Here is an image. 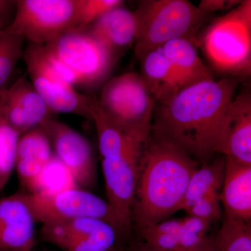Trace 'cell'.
Wrapping results in <instances>:
<instances>
[{"instance_id": "6da1fadb", "label": "cell", "mask_w": 251, "mask_h": 251, "mask_svg": "<svg viewBox=\"0 0 251 251\" xmlns=\"http://www.w3.org/2000/svg\"><path fill=\"white\" fill-rule=\"evenodd\" d=\"M239 78L203 81L156 104L151 132L183 149L196 161L209 163L218 153Z\"/></svg>"}, {"instance_id": "7a4b0ae2", "label": "cell", "mask_w": 251, "mask_h": 251, "mask_svg": "<svg viewBox=\"0 0 251 251\" xmlns=\"http://www.w3.org/2000/svg\"><path fill=\"white\" fill-rule=\"evenodd\" d=\"M198 167V162L183 149L151 131L132 208V225L138 232L179 211L188 181Z\"/></svg>"}, {"instance_id": "3957f363", "label": "cell", "mask_w": 251, "mask_h": 251, "mask_svg": "<svg viewBox=\"0 0 251 251\" xmlns=\"http://www.w3.org/2000/svg\"><path fill=\"white\" fill-rule=\"evenodd\" d=\"M138 59L169 41L184 39L198 46V31L210 18L186 0H145L134 11Z\"/></svg>"}, {"instance_id": "277c9868", "label": "cell", "mask_w": 251, "mask_h": 251, "mask_svg": "<svg viewBox=\"0 0 251 251\" xmlns=\"http://www.w3.org/2000/svg\"><path fill=\"white\" fill-rule=\"evenodd\" d=\"M213 69L229 77L250 76L251 1L240 4L213 22L200 42Z\"/></svg>"}, {"instance_id": "5b68a950", "label": "cell", "mask_w": 251, "mask_h": 251, "mask_svg": "<svg viewBox=\"0 0 251 251\" xmlns=\"http://www.w3.org/2000/svg\"><path fill=\"white\" fill-rule=\"evenodd\" d=\"M97 99L117 125L148 141L156 101L139 74L127 73L107 81Z\"/></svg>"}, {"instance_id": "8992f818", "label": "cell", "mask_w": 251, "mask_h": 251, "mask_svg": "<svg viewBox=\"0 0 251 251\" xmlns=\"http://www.w3.org/2000/svg\"><path fill=\"white\" fill-rule=\"evenodd\" d=\"M46 46L88 88L103 83L120 57L89 27L72 29Z\"/></svg>"}, {"instance_id": "52a82bcc", "label": "cell", "mask_w": 251, "mask_h": 251, "mask_svg": "<svg viewBox=\"0 0 251 251\" xmlns=\"http://www.w3.org/2000/svg\"><path fill=\"white\" fill-rule=\"evenodd\" d=\"M26 199L36 223L43 225L76 219H99L113 226L124 240L129 237L108 201L88 190L77 186L52 195L26 193Z\"/></svg>"}, {"instance_id": "ba28073f", "label": "cell", "mask_w": 251, "mask_h": 251, "mask_svg": "<svg viewBox=\"0 0 251 251\" xmlns=\"http://www.w3.org/2000/svg\"><path fill=\"white\" fill-rule=\"evenodd\" d=\"M76 27V0H19L8 27L29 44L46 46Z\"/></svg>"}, {"instance_id": "9c48e42d", "label": "cell", "mask_w": 251, "mask_h": 251, "mask_svg": "<svg viewBox=\"0 0 251 251\" xmlns=\"http://www.w3.org/2000/svg\"><path fill=\"white\" fill-rule=\"evenodd\" d=\"M23 58L31 84L51 111L91 119L89 96L79 93L54 72L46 57L44 46L28 44Z\"/></svg>"}, {"instance_id": "30bf717a", "label": "cell", "mask_w": 251, "mask_h": 251, "mask_svg": "<svg viewBox=\"0 0 251 251\" xmlns=\"http://www.w3.org/2000/svg\"><path fill=\"white\" fill-rule=\"evenodd\" d=\"M143 151L102 158L107 201L116 211L124 229L129 236L133 227L132 208Z\"/></svg>"}, {"instance_id": "8fae6325", "label": "cell", "mask_w": 251, "mask_h": 251, "mask_svg": "<svg viewBox=\"0 0 251 251\" xmlns=\"http://www.w3.org/2000/svg\"><path fill=\"white\" fill-rule=\"evenodd\" d=\"M41 126L49 137L54 154L71 172L77 186L86 190L92 187L97 171L90 142L69 126L52 118Z\"/></svg>"}, {"instance_id": "7c38bea8", "label": "cell", "mask_w": 251, "mask_h": 251, "mask_svg": "<svg viewBox=\"0 0 251 251\" xmlns=\"http://www.w3.org/2000/svg\"><path fill=\"white\" fill-rule=\"evenodd\" d=\"M52 113L26 77H19L0 92V121L20 135L39 126Z\"/></svg>"}, {"instance_id": "4fadbf2b", "label": "cell", "mask_w": 251, "mask_h": 251, "mask_svg": "<svg viewBox=\"0 0 251 251\" xmlns=\"http://www.w3.org/2000/svg\"><path fill=\"white\" fill-rule=\"evenodd\" d=\"M213 223L188 216L167 219L139 232L144 244L158 251H187L210 239Z\"/></svg>"}, {"instance_id": "5bb4252c", "label": "cell", "mask_w": 251, "mask_h": 251, "mask_svg": "<svg viewBox=\"0 0 251 251\" xmlns=\"http://www.w3.org/2000/svg\"><path fill=\"white\" fill-rule=\"evenodd\" d=\"M36 223L26 193L0 198V251H33Z\"/></svg>"}, {"instance_id": "9a60e30c", "label": "cell", "mask_w": 251, "mask_h": 251, "mask_svg": "<svg viewBox=\"0 0 251 251\" xmlns=\"http://www.w3.org/2000/svg\"><path fill=\"white\" fill-rule=\"evenodd\" d=\"M218 153L226 159L251 166V96L249 90L235 96Z\"/></svg>"}, {"instance_id": "2e32d148", "label": "cell", "mask_w": 251, "mask_h": 251, "mask_svg": "<svg viewBox=\"0 0 251 251\" xmlns=\"http://www.w3.org/2000/svg\"><path fill=\"white\" fill-rule=\"evenodd\" d=\"M53 154L49 137L41 126L20 136L15 169L28 193L32 191L41 172Z\"/></svg>"}, {"instance_id": "e0dca14e", "label": "cell", "mask_w": 251, "mask_h": 251, "mask_svg": "<svg viewBox=\"0 0 251 251\" xmlns=\"http://www.w3.org/2000/svg\"><path fill=\"white\" fill-rule=\"evenodd\" d=\"M221 202L226 218L251 223V166L226 158Z\"/></svg>"}, {"instance_id": "ac0fdd59", "label": "cell", "mask_w": 251, "mask_h": 251, "mask_svg": "<svg viewBox=\"0 0 251 251\" xmlns=\"http://www.w3.org/2000/svg\"><path fill=\"white\" fill-rule=\"evenodd\" d=\"M90 118L94 122L102 158L143 151L147 142L122 128L103 111L94 95L89 96Z\"/></svg>"}, {"instance_id": "d6986e66", "label": "cell", "mask_w": 251, "mask_h": 251, "mask_svg": "<svg viewBox=\"0 0 251 251\" xmlns=\"http://www.w3.org/2000/svg\"><path fill=\"white\" fill-rule=\"evenodd\" d=\"M196 48L192 41L184 39L169 41L161 47L182 88L214 79L210 68L202 62Z\"/></svg>"}, {"instance_id": "ffe728a7", "label": "cell", "mask_w": 251, "mask_h": 251, "mask_svg": "<svg viewBox=\"0 0 251 251\" xmlns=\"http://www.w3.org/2000/svg\"><path fill=\"white\" fill-rule=\"evenodd\" d=\"M140 76L156 104L164 103L182 90L179 79L161 48L150 51L140 59Z\"/></svg>"}, {"instance_id": "44dd1931", "label": "cell", "mask_w": 251, "mask_h": 251, "mask_svg": "<svg viewBox=\"0 0 251 251\" xmlns=\"http://www.w3.org/2000/svg\"><path fill=\"white\" fill-rule=\"evenodd\" d=\"M88 27L99 39L119 54L122 50L135 43V14L124 7L123 4L110 10Z\"/></svg>"}, {"instance_id": "7402d4cb", "label": "cell", "mask_w": 251, "mask_h": 251, "mask_svg": "<svg viewBox=\"0 0 251 251\" xmlns=\"http://www.w3.org/2000/svg\"><path fill=\"white\" fill-rule=\"evenodd\" d=\"M226 171V158L198 167L188 181L179 211H186L198 200L221 193Z\"/></svg>"}, {"instance_id": "603a6c76", "label": "cell", "mask_w": 251, "mask_h": 251, "mask_svg": "<svg viewBox=\"0 0 251 251\" xmlns=\"http://www.w3.org/2000/svg\"><path fill=\"white\" fill-rule=\"evenodd\" d=\"M77 186L71 172L53 154L29 194L52 195Z\"/></svg>"}, {"instance_id": "cb8c5ba5", "label": "cell", "mask_w": 251, "mask_h": 251, "mask_svg": "<svg viewBox=\"0 0 251 251\" xmlns=\"http://www.w3.org/2000/svg\"><path fill=\"white\" fill-rule=\"evenodd\" d=\"M213 242L216 251H251V223L226 217Z\"/></svg>"}, {"instance_id": "d4e9b609", "label": "cell", "mask_w": 251, "mask_h": 251, "mask_svg": "<svg viewBox=\"0 0 251 251\" xmlns=\"http://www.w3.org/2000/svg\"><path fill=\"white\" fill-rule=\"evenodd\" d=\"M24 41L9 27L0 30V92L8 87L15 68L23 58Z\"/></svg>"}, {"instance_id": "484cf974", "label": "cell", "mask_w": 251, "mask_h": 251, "mask_svg": "<svg viewBox=\"0 0 251 251\" xmlns=\"http://www.w3.org/2000/svg\"><path fill=\"white\" fill-rule=\"evenodd\" d=\"M123 240L113 226L103 221L95 230L81 238L65 251H122Z\"/></svg>"}, {"instance_id": "4316f807", "label": "cell", "mask_w": 251, "mask_h": 251, "mask_svg": "<svg viewBox=\"0 0 251 251\" xmlns=\"http://www.w3.org/2000/svg\"><path fill=\"white\" fill-rule=\"evenodd\" d=\"M20 136L17 131L0 121V191L7 184L16 166Z\"/></svg>"}, {"instance_id": "83f0119b", "label": "cell", "mask_w": 251, "mask_h": 251, "mask_svg": "<svg viewBox=\"0 0 251 251\" xmlns=\"http://www.w3.org/2000/svg\"><path fill=\"white\" fill-rule=\"evenodd\" d=\"M76 28L90 27L105 13L123 4L124 2L121 0H76Z\"/></svg>"}, {"instance_id": "f1b7e54d", "label": "cell", "mask_w": 251, "mask_h": 251, "mask_svg": "<svg viewBox=\"0 0 251 251\" xmlns=\"http://www.w3.org/2000/svg\"><path fill=\"white\" fill-rule=\"evenodd\" d=\"M188 216L214 223L221 219V193H214L201 198L186 211Z\"/></svg>"}, {"instance_id": "f546056e", "label": "cell", "mask_w": 251, "mask_h": 251, "mask_svg": "<svg viewBox=\"0 0 251 251\" xmlns=\"http://www.w3.org/2000/svg\"><path fill=\"white\" fill-rule=\"evenodd\" d=\"M242 1L239 0H202L198 8L201 12L210 15L216 11L233 9Z\"/></svg>"}, {"instance_id": "4dcf8cb0", "label": "cell", "mask_w": 251, "mask_h": 251, "mask_svg": "<svg viewBox=\"0 0 251 251\" xmlns=\"http://www.w3.org/2000/svg\"><path fill=\"white\" fill-rule=\"evenodd\" d=\"M16 1L0 0V30L6 29L14 18Z\"/></svg>"}, {"instance_id": "1f68e13d", "label": "cell", "mask_w": 251, "mask_h": 251, "mask_svg": "<svg viewBox=\"0 0 251 251\" xmlns=\"http://www.w3.org/2000/svg\"><path fill=\"white\" fill-rule=\"evenodd\" d=\"M122 251H158L154 249L148 247V246L144 244L143 243L138 242L135 244H131L128 248L124 249ZM187 251H216L214 249V242H213V237H211L208 242L205 244L201 246V247L192 249V250Z\"/></svg>"}]
</instances>
